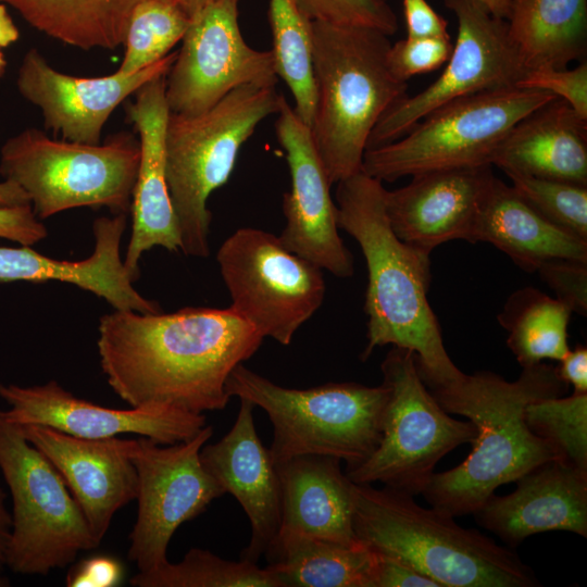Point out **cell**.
Wrapping results in <instances>:
<instances>
[{"mask_svg":"<svg viewBox=\"0 0 587 587\" xmlns=\"http://www.w3.org/2000/svg\"><path fill=\"white\" fill-rule=\"evenodd\" d=\"M0 471L11 499L5 566L20 575H47L99 546L52 462L0 411Z\"/></svg>","mask_w":587,"mask_h":587,"instance_id":"9","label":"cell"},{"mask_svg":"<svg viewBox=\"0 0 587 587\" xmlns=\"http://www.w3.org/2000/svg\"><path fill=\"white\" fill-rule=\"evenodd\" d=\"M29 200L24 190L14 182H0V207L28 204Z\"/></svg>","mask_w":587,"mask_h":587,"instance_id":"47","label":"cell"},{"mask_svg":"<svg viewBox=\"0 0 587 587\" xmlns=\"http://www.w3.org/2000/svg\"><path fill=\"white\" fill-rule=\"evenodd\" d=\"M216 261L230 296L229 309L264 338L289 345L323 303L322 268L268 232L237 229L218 248Z\"/></svg>","mask_w":587,"mask_h":587,"instance_id":"12","label":"cell"},{"mask_svg":"<svg viewBox=\"0 0 587 587\" xmlns=\"http://www.w3.org/2000/svg\"><path fill=\"white\" fill-rule=\"evenodd\" d=\"M571 313L555 297L525 287L508 298L498 321L508 332V347L526 367L545 360L560 361L569 352Z\"/></svg>","mask_w":587,"mask_h":587,"instance_id":"31","label":"cell"},{"mask_svg":"<svg viewBox=\"0 0 587 587\" xmlns=\"http://www.w3.org/2000/svg\"><path fill=\"white\" fill-rule=\"evenodd\" d=\"M7 68V60L3 53L0 51V76H2Z\"/></svg>","mask_w":587,"mask_h":587,"instance_id":"51","label":"cell"},{"mask_svg":"<svg viewBox=\"0 0 587 587\" xmlns=\"http://www.w3.org/2000/svg\"><path fill=\"white\" fill-rule=\"evenodd\" d=\"M375 552L377 563L374 587H440L438 583L403 561L382 552Z\"/></svg>","mask_w":587,"mask_h":587,"instance_id":"43","label":"cell"},{"mask_svg":"<svg viewBox=\"0 0 587 587\" xmlns=\"http://www.w3.org/2000/svg\"><path fill=\"white\" fill-rule=\"evenodd\" d=\"M458 22L452 52L441 75L421 92L395 102L371 132L366 149L390 143L436 108L474 93L513 87L524 68L505 18L479 0H444Z\"/></svg>","mask_w":587,"mask_h":587,"instance_id":"14","label":"cell"},{"mask_svg":"<svg viewBox=\"0 0 587 587\" xmlns=\"http://www.w3.org/2000/svg\"><path fill=\"white\" fill-rule=\"evenodd\" d=\"M519 88L548 91L565 100L583 118H587V64L575 68L538 67L528 70L516 84Z\"/></svg>","mask_w":587,"mask_h":587,"instance_id":"39","label":"cell"},{"mask_svg":"<svg viewBox=\"0 0 587 587\" xmlns=\"http://www.w3.org/2000/svg\"><path fill=\"white\" fill-rule=\"evenodd\" d=\"M514 190L540 215L587 240V186L507 172Z\"/></svg>","mask_w":587,"mask_h":587,"instance_id":"36","label":"cell"},{"mask_svg":"<svg viewBox=\"0 0 587 587\" xmlns=\"http://www.w3.org/2000/svg\"><path fill=\"white\" fill-rule=\"evenodd\" d=\"M8 585H9V580L7 578L0 577V586H8Z\"/></svg>","mask_w":587,"mask_h":587,"instance_id":"52","label":"cell"},{"mask_svg":"<svg viewBox=\"0 0 587 587\" xmlns=\"http://www.w3.org/2000/svg\"><path fill=\"white\" fill-rule=\"evenodd\" d=\"M387 1V0H384ZM494 15L507 18L509 14L510 0H479Z\"/></svg>","mask_w":587,"mask_h":587,"instance_id":"49","label":"cell"},{"mask_svg":"<svg viewBox=\"0 0 587 587\" xmlns=\"http://www.w3.org/2000/svg\"><path fill=\"white\" fill-rule=\"evenodd\" d=\"M508 34L526 71L564 68L587 47V0H510Z\"/></svg>","mask_w":587,"mask_h":587,"instance_id":"28","label":"cell"},{"mask_svg":"<svg viewBox=\"0 0 587 587\" xmlns=\"http://www.w3.org/2000/svg\"><path fill=\"white\" fill-rule=\"evenodd\" d=\"M528 427L547 440L560 460L587 472V392L547 397L525 409Z\"/></svg>","mask_w":587,"mask_h":587,"instance_id":"35","label":"cell"},{"mask_svg":"<svg viewBox=\"0 0 587 587\" xmlns=\"http://www.w3.org/2000/svg\"><path fill=\"white\" fill-rule=\"evenodd\" d=\"M286 152L291 186L283 197L285 228L279 238L291 252L337 277L353 274V258L338 233L332 183L314 145L311 128L282 97L275 122Z\"/></svg>","mask_w":587,"mask_h":587,"instance_id":"16","label":"cell"},{"mask_svg":"<svg viewBox=\"0 0 587 587\" xmlns=\"http://www.w3.org/2000/svg\"><path fill=\"white\" fill-rule=\"evenodd\" d=\"M567 387L555 366L545 362L522 367L513 382L483 371L447 386L427 387L446 412L473 423L476 437L462 463L433 474L422 491L425 500L453 517L474 514L499 486L559 459L528 427L524 414L530 402L562 396Z\"/></svg>","mask_w":587,"mask_h":587,"instance_id":"3","label":"cell"},{"mask_svg":"<svg viewBox=\"0 0 587 587\" xmlns=\"http://www.w3.org/2000/svg\"><path fill=\"white\" fill-rule=\"evenodd\" d=\"M124 570L110 555H93L73 566L65 579L68 587H114L121 584Z\"/></svg>","mask_w":587,"mask_h":587,"instance_id":"42","label":"cell"},{"mask_svg":"<svg viewBox=\"0 0 587 587\" xmlns=\"http://www.w3.org/2000/svg\"><path fill=\"white\" fill-rule=\"evenodd\" d=\"M554 98L548 91L513 86L454 99L399 139L366 149L361 171L391 183L430 170L491 165L510 129Z\"/></svg>","mask_w":587,"mask_h":587,"instance_id":"10","label":"cell"},{"mask_svg":"<svg viewBox=\"0 0 587 587\" xmlns=\"http://www.w3.org/2000/svg\"><path fill=\"white\" fill-rule=\"evenodd\" d=\"M97 347L112 390L132 408L224 410L226 380L264 337L229 308L172 313L114 310L100 319Z\"/></svg>","mask_w":587,"mask_h":587,"instance_id":"1","label":"cell"},{"mask_svg":"<svg viewBox=\"0 0 587 587\" xmlns=\"http://www.w3.org/2000/svg\"><path fill=\"white\" fill-rule=\"evenodd\" d=\"M20 426L60 472L100 545L114 514L137 498L129 439H87L48 426Z\"/></svg>","mask_w":587,"mask_h":587,"instance_id":"20","label":"cell"},{"mask_svg":"<svg viewBox=\"0 0 587 587\" xmlns=\"http://www.w3.org/2000/svg\"><path fill=\"white\" fill-rule=\"evenodd\" d=\"M317 102L311 127L333 184L361 172L372 129L405 96L389 68L388 36L377 29L312 20Z\"/></svg>","mask_w":587,"mask_h":587,"instance_id":"5","label":"cell"},{"mask_svg":"<svg viewBox=\"0 0 587 587\" xmlns=\"http://www.w3.org/2000/svg\"><path fill=\"white\" fill-rule=\"evenodd\" d=\"M491 165L587 186V118L554 98L520 120L494 152Z\"/></svg>","mask_w":587,"mask_h":587,"instance_id":"26","label":"cell"},{"mask_svg":"<svg viewBox=\"0 0 587 587\" xmlns=\"http://www.w3.org/2000/svg\"><path fill=\"white\" fill-rule=\"evenodd\" d=\"M555 366L562 382L574 387V392H587V348L577 346L559 361Z\"/></svg>","mask_w":587,"mask_h":587,"instance_id":"45","label":"cell"},{"mask_svg":"<svg viewBox=\"0 0 587 587\" xmlns=\"http://www.w3.org/2000/svg\"><path fill=\"white\" fill-rule=\"evenodd\" d=\"M453 49L450 36L404 39L390 45L387 62L392 74L400 80L428 73L445 64Z\"/></svg>","mask_w":587,"mask_h":587,"instance_id":"38","label":"cell"},{"mask_svg":"<svg viewBox=\"0 0 587 587\" xmlns=\"http://www.w3.org/2000/svg\"><path fill=\"white\" fill-rule=\"evenodd\" d=\"M264 555L282 587H374L377 554L360 540L290 537L274 541Z\"/></svg>","mask_w":587,"mask_h":587,"instance_id":"29","label":"cell"},{"mask_svg":"<svg viewBox=\"0 0 587 587\" xmlns=\"http://www.w3.org/2000/svg\"><path fill=\"white\" fill-rule=\"evenodd\" d=\"M491 166L425 171L405 186L386 190V214L396 236L428 254L451 240L474 243L476 221L495 177Z\"/></svg>","mask_w":587,"mask_h":587,"instance_id":"19","label":"cell"},{"mask_svg":"<svg viewBox=\"0 0 587 587\" xmlns=\"http://www.w3.org/2000/svg\"><path fill=\"white\" fill-rule=\"evenodd\" d=\"M141 0H0L37 30L73 47L113 50L123 45Z\"/></svg>","mask_w":587,"mask_h":587,"instance_id":"30","label":"cell"},{"mask_svg":"<svg viewBox=\"0 0 587 587\" xmlns=\"http://www.w3.org/2000/svg\"><path fill=\"white\" fill-rule=\"evenodd\" d=\"M177 51L133 74L76 77L54 70L37 49L24 55L16 85L41 111L46 128L63 139L97 145L112 112L152 78L166 74Z\"/></svg>","mask_w":587,"mask_h":587,"instance_id":"18","label":"cell"},{"mask_svg":"<svg viewBox=\"0 0 587 587\" xmlns=\"http://www.w3.org/2000/svg\"><path fill=\"white\" fill-rule=\"evenodd\" d=\"M238 1L215 0L190 17L165 77L170 112L197 115L237 87L276 86L272 50H255L241 35Z\"/></svg>","mask_w":587,"mask_h":587,"instance_id":"15","label":"cell"},{"mask_svg":"<svg viewBox=\"0 0 587 587\" xmlns=\"http://www.w3.org/2000/svg\"><path fill=\"white\" fill-rule=\"evenodd\" d=\"M385 193L383 183L362 171L337 183L338 227L357 240L367 266V345L361 358L386 345L408 349L426 387L447 386L465 373L449 358L427 299L429 254L396 236Z\"/></svg>","mask_w":587,"mask_h":587,"instance_id":"2","label":"cell"},{"mask_svg":"<svg viewBox=\"0 0 587 587\" xmlns=\"http://www.w3.org/2000/svg\"><path fill=\"white\" fill-rule=\"evenodd\" d=\"M267 16L273 36L275 72L290 89L295 112L311 128L317 102L312 20L298 0H268Z\"/></svg>","mask_w":587,"mask_h":587,"instance_id":"32","label":"cell"},{"mask_svg":"<svg viewBox=\"0 0 587 587\" xmlns=\"http://www.w3.org/2000/svg\"><path fill=\"white\" fill-rule=\"evenodd\" d=\"M20 37L18 28L8 13L7 5L0 3V48L15 42Z\"/></svg>","mask_w":587,"mask_h":587,"instance_id":"48","label":"cell"},{"mask_svg":"<svg viewBox=\"0 0 587 587\" xmlns=\"http://www.w3.org/2000/svg\"><path fill=\"white\" fill-rule=\"evenodd\" d=\"M275 87L243 85L197 115L170 112L165 129V176L186 255L207 258L210 195L228 180L241 146L265 117L277 113Z\"/></svg>","mask_w":587,"mask_h":587,"instance_id":"6","label":"cell"},{"mask_svg":"<svg viewBox=\"0 0 587 587\" xmlns=\"http://www.w3.org/2000/svg\"><path fill=\"white\" fill-rule=\"evenodd\" d=\"M47 235V228L36 216L30 203L0 207V238L22 246H33Z\"/></svg>","mask_w":587,"mask_h":587,"instance_id":"41","label":"cell"},{"mask_svg":"<svg viewBox=\"0 0 587 587\" xmlns=\"http://www.w3.org/2000/svg\"><path fill=\"white\" fill-rule=\"evenodd\" d=\"M177 3L191 17L198 11L215 0H172Z\"/></svg>","mask_w":587,"mask_h":587,"instance_id":"50","label":"cell"},{"mask_svg":"<svg viewBox=\"0 0 587 587\" xmlns=\"http://www.w3.org/2000/svg\"><path fill=\"white\" fill-rule=\"evenodd\" d=\"M226 391L267 413L273 425L268 450L275 464L300 455H327L345 461L346 471L363 463L378 446L388 397L383 384L282 387L242 363L230 372Z\"/></svg>","mask_w":587,"mask_h":587,"instance_id":"7","label":"cell"},{"mask_svg":"<svg viewBox=\"0 0 587 587\" xmlns=\"http://www.w3.org/2000/svg\"><path fill=\"white\" fill-rule=\"evenodd\" d=\"M189 21V15L172 0L138 2L129 16L125 51L116 73H136L167 55L182 40Z\"/></svg>","mask_w":587,"mask_h":587,"instance_id":"34","label":"cell"},{"mask_svg":"<svg viewBox=\"0 0 587 587\" xmlns=\"http://www.w3.org/2000/svg\"><path fill=\"white\" fill-rule=\"evenodd\" d=\"M505 496L492 494L473 514L510 548L550 530L587 537V472L554 459L515 480Z\"/></svg>","mask_w":587,"mask_h":587,"instance_id":"23","label":"cell"},{"mask_svg":"<svg viewBox=\"0 0 587 587\" xmlns=\"http://www.w3.org/2000/svg\"><path fill=\"white\" fill-rule=\"evenodd\" d=\"M139 161V140L129 134L88 145L26 128L2 145L0 174L24 190L39 220L82 207L117 214L130 210Z\"/></svg>","mask_w":587,"mask_h":587,"instance_id":"8","label":"cell"},{"mask_svg":"<svg viewBox=\"0 0 587 587\" xmlns=\"http://www.w3.org/2000/svg\"><path fill=\"white\" fill-rule=\"evenodd\" d=\"M239 400L233 427L215 444H205L200 450V460L225 494H232L247 514L251 536L240 559L257 563L277 537L282 489L270 450L255 430V404L243 398Z\"/></svg>","mask_w":587,"mask_h":587,"instance_id":"21","label":"cell"},{"mask_svg":"<svg viewBox=\"0 0 587 587\" xmlns=\"http://www.w3.org/2000/svg\"><path fill=\"white\" fill-rule=\"evenodd\" d=\"M0 398L8 405L1 413L15 424L48 426L87 439L132 434L173 445L192 438L207 425L203 414L172 405H98L74 396L55 380L30 387L0 383Z\"/></svg>","mask_w":587,"mask_h":587,"instance_id":"17","label":"cell"},{"mask_svg":"<svg viewBox=\"0 0 587 587\" xmlns=\"http://www.w3.org/2000/svg\"><path fill=\"white\" fill-rule=\"evenodd\" d=\"M407 37H447L448 23L426 0H402Z\"/></svg>","mask_w":587,"mask_h":587,"instance_id":"44","label":"cell"},{"mask_svg":"<svg viewBox=\"0 0 587 587\" xmlns=\"http://www.w3.org/2000/svg\"><path fill=\"white\" fill-rule=\"evenodd\" d=\"M7 499V492L0 487V569L5 566V551L11 529V513Z\"/></svg>","mask_w":587,"mask_h":587,"instance_id":"46","label":"cell"},{"mask_svg":"<svg viewBox=\"0 0 587 587\" xmlns=\"http://www.w3.org/2000/svg\"><path fill=\"white\" fill-rule=\"evenodd\" d=\"M212 435L213 427L205 425L192 438L173 445L147 437L129 439L138 477V514L129 535L128 558L139 572L165 564L176 529L225 494L200 460V450Z\"/></svg>","mask_w":587,"mask_h":587,"instance_id":"13","label":"cell"},{"mask_svg":"<svg viewBox=\"0 0 587 587\" xmlns=\"http://www.w3.org/2000/svg\"><path fill=\"white\" fill-rule=\"evenodd\" d=\"M380 370L388 390L380 439L369 459L346 474L355 484L382 483L415 496L441 458L474 440L476 428L441 408L422 380L412 351L392 347Z\"/></svg>","mask_w":587,"mask_h":587,"instance_id":"11","label":"cell"},{"mask_svg":"<svg viewBox=\"0 0 587 587\" xmlns=\"http://www.w3.org/2000/svg\"><path fill=\"white\" fill-rule=\"evenodd\" d=\"M479 241L491 243L527 272L554 259L587 262V240L545 218L496 176L476 221L474 243Z\"/></svg>","mask_w":587,"mask_h":587,"instance_id":"27","label":"cell"},{"mask_svg":"<svg viewBox=\"0 0 587 587\" xmlns=\"http://www.w3.org/2000/svg\"><path fill=\"white\" fill-rule=\"evenodd\" d=\"M135 587H282L266 566L241 560H225L209 550L191 548L178 563L138 572L130 578Z\"/></svg>","mask_w":587,"mask_h":587,"instance_id":"33","label":"cell"},{"mask_svg":"<svg viewBox=\"0 0 587 587\" xmlns=\"http://www.w3.org/2000/svg\"><path fill=\"white\" fill-rule=\"evenodd\" d=\"M303 12L315 21L342 26L377 29L387 36L398 28L397 16L384 0H298Z\"/></svg>","mask_w":587,"mask_h":587,"instance_id":"37","label":"cell"},{"mask_svg":"<svg viewBox=\"0 0 587 587\" xmlns=\"http://www.w3.org/2000/svg\"><path fill=\"white\" fill-rule=\"evenodd\" d=\"M353 497L357 538L403 561L440 587L540 586L512 548L458 525L446 512L421 507L412 495L354 483Z\"/></svg>","mask_w":587,"mask_h":587,"instance_id":"4","label":"cell"},{"mask_svg":"<svg viewBox=\"0 0 587 587\" xmlns=\"http://www.w3.org/2000/svg\"><path fill=\"white\" fill-rule=\"evenodd\" d=\"M340 462L327 455H300L275 464L282 516L274 541L298 536L341 544L359 540L353 529L354 483Z\"/></svg>","mask_w":587,"mask_h":587,"instance_id":"25","label":"cell"},{"mask_svg":"<svg viewBox=\"0 0 587 587\" xmlns=\"http://www.w3.org/2000/svg\"><path fill=\"white\" fill-rule=\"evenodd\" d=\"M541 279L553 290L555 298L572 312L587 313V262L554 259L538 270Z\"/></svg>","mask_w":587,"mask_h":587,"instance_id":"40","label":"cell"},{"mask_svg":"<svg viewBox=\"0 0 587 587\" xmlns=\"http://www.w3.org/2000/svg\"><path fill=\"white\" fill-rule=\"evenodd\" d=\"M126 220L127 213L98 217L92 225L93 252L79 261L53 259L30 246L0 247V282H64L103 298L114 310L159 313V303L135 289L121 258Z\"/></svg>","mask_w":587,"mask_h":587,"instance_id":"24","label":"cell"},{"mask_svg":"<svg viewBox=\"0 0 587 587\" xmlns=\"http://www.w3.org/2000/svg\"><path fill=\"white\" fill-rule=\"evenodd\" d=\"M167 74V73H166ZM166 74L147 82L127 107L140 145V161L132 196V235L124 261L129 277H139L138 262L155 246L175 252L180 237L165 176V129L170 110L165 98Z\"/></svg>","mask_w":587,"mask_h":587,"instance_id":"22","label":"cell"}]
</instances>
